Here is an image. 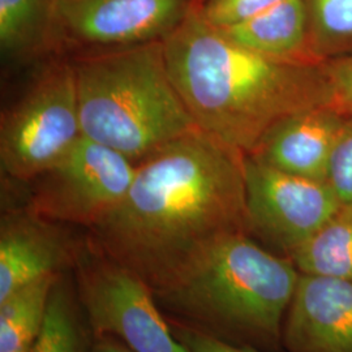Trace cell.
I'll use <instances>...</instances> for the list:
<instances>
[{
  "label": "cell",
  "instance_id": "ffe728a7",
  "mask_svg": "<svg viewBox=\"0 0 352 352\" xmlns=\"http://www.w3.org/2000/svg\"><path fill=\"white\" fill-rule=\"evenodd\" d=\"M327 184L344 206H352V116H347L333 154Z\"/></svg>",
  "mask_w": 352,
  "mask_h": 352
},
{
  "label": "cell",
  "instance_id": "7402d4cb",
  "mask_svg": "<svg viewBox=\"0 0 352 352\" xmlns=\"http://www.w3.org/2000/svg\"><path fill=\"white\" fill-rule=\"evenodd\" d=\"M168 321L176 338L187 347L189 352H265L250 346H241L218 340L176 321Z\"/></svg>",
  "mask_w": 352,
  "mask_h": 352
},
{
  "label": "cell",
  "instance_id": "8fae6325",
  "mask_svg": "<svg viewBox=\"0 0 352 352\" xmlns=\"http://www.w3.org/2000/svg\"><path fill=\"white\" fill-rule=\"evenodd\" d=\"M287 352H352V282L300 274L282 331Z\"/></svg>",
  "mask_w": 352,
  "mask_h": 352
},
{
  "label": "cell",
  "instance_id": "3957f363",
  "mask_svg": "<svg viewBox=\"0 0 352 352\" xmlns=\"http://www.w3.org/2000/svg\"><path fill=\"white\" fill-rule=\"evenodd\" d=\"M300 273L248 232L214 241L164 287L162 312L186 327L230 343L276 352Z\"/></svg>",
  "mask_w": 352,
  "mask_h": 352
},
{
  "label": "cell",
  "instance_id": "9c48e42d",
  "mask_svg": "<svg viewBox=\"0 0 352 352\" xmlns=\"http://www.w3.org/2000/svg\"><path fill=\"white\" fill-rule=\"evenodd\" d=\"M244 175L250 235L287 258L342 206L327 182L292 175L251 155Z\"/></svg>",
  "mask_w": 352,
  "mask_h": 352
},
{
  "label": "cell",
  "instance_id": "603a6c76",
  "mask_svg": "<svg viewBox=\"0 0 352 352\" xmlns=\"http://www.w3.org/2000/svg\"><path fill=\"white\" fill-rule=\"evenodd\" d=\"M91 352H133L111 336H93Z\"/></svg>",
  "mask_w": 352,
  "mask_h": 352
},
{
  "label": "cell",
  "instance_id": "5bb4252c",
  "mask_svg": "<svg viewBox=\"0 0 352 352\" xmlns=\"http://www.w3.org/2000/svg\"><path fill=\"white\" fill-rule=\"evenodd\" d=\"M55 0H0V50L4 59L28 60L50 52Z\"/></svg>",
  "mask_w": 352,
  "mask_h": 352
},
{
  "label": "cell",
  "instance_id": "ac0fdd59",
  "mask_svg": "<svg viewBox=\"0 0 352 352\" xmlns=\"http://www.w3.org/2000/svg\"><path fill=\"white\" fill-rule=\"evenodd\" d=\"M316 55L327 62L352 46V0H304Z\"/></svg>",
  "mask_w": 352,
  "mask_h": 352
},
{
  "label": "cell",
  "instance_id": "6da1fadb",
  "mask_svg": "<svg viewBox=\"0 0 352 352\" xmlns=\"http://www.w3.org/2000/svg\"><path fill=\"white\" fill-rule=\"evenodd\" d=\"M244 160L201 129L164 145L138 162L126 197L87 239L153 292L164 287L214 241L248 232Z\"/></svg>",
  "mask_w": 352,
  "mask_h": 352
},
{
  "label": "cell",
  "instance_id": "e0dca14e",
  "mask_svg": "<svg viewBox=\"0 0 352 352\" xmlns=\"http://www.w3.org/2000/svg\"><path fill=\"white\" fill-rule=\"evenodd\" d=\"M80 302L63 274L55 283L42 330L30 352H91Z\"/></svg>",
  "mask_w": 352,
  "mask_h": 352
},
{
  "label": "cell",
  "instance_id": "30bf717a",
  "mask_svg": "<svg viewBox=\"0 0 352 352\" xmlns=\"http://www.w3.org/2000/svg\"><path fill=\"white\" fill-rule=\"evenodd\" d=\"M26 206L1 215L0 302L30 282L74 269L84 241Z\"/></svg>",
  "mask_w": 352,
  "mask_h": 352
},
{
  "label": "cell",
  "instance_id": "2e32d148",
  "mask_svg": "<svg viewBox=\"0 0 352 352\" xmlns=\"http://www.w3.org/2000/svg\"><path fill=\"white\" fill-rule=\"evenodd\" d=\"M60 276L39 278L0 302V352L32 351Z\"/></svg>",
  "mask_w": 352,
  "mask_h": 352
},
{
  "label": "cell",
  "instance_id": "9a60e30c",
  "mask_svg": "<svg viewBox=\"0 0 352 352\" xmlns=\"http://www.w3.org/2000/svg\"><path fill=\"white\" fill-rule=\"evenodd\" d=\"M289 260L300 274L352 282V206L342 205Z\"/></svg>",
  "mask_w": 352,
  "mask_h": 352
},
{
  "label": "cell",
  "instance_id": "d6986e66",
  "mask_svg": "<svg viewBox=\"0 0 352 352\" xmlns=\"http://www.w3.org/2000/svg\"><path fill=\"white\" fill-rule=\"evenodd\" d=\"M282 0H200L204 20L215 29L236 25L264 12Z\"/></svg>",
  "mask_w": 352,
  "mask_h": 352
},
{
  "label": "cell",
  "instance_id": "52a82bcc",
  "mask_svg": "<svg viewBox=\"0 0 352 352\" xmlns=\"http://www.w3.org/2000/svg\"><path fill=\"white\" fill-rule=\"evenodd\" d=\"M138 170L124 154L82 136L32 180L29 209L62 225L91 230L123 201Z\"/></svg>",
  "mask_w": 352,
  "mask_h": 352
},
{
  "label": "cell",
  "instance_id": "4fadbf2b",
  "mask_svg": "<svg viewBox=\"0 0 352 352\" xmlns=\"http://www.w3.org/2000/svg\"><path fill=\"white\" fill-rule=\"evenodd\" d=\"M218 30L241 47L272 59L316 65L325 63L312 47L304 0H282L252 19Z\"/></svg>",
  "mask_w": 352,
  "mask_h": 352
},
{
  "label": "cell",
  "instance_id": "7a4b0ae2",
  "mask_svg": "<svg viewBox=\"0 0 352 352\" xmlns=\"http://www.w3.org/2000/svg\"><path fill=\"white\" fill-rule=\"evenodd\" d=\"M200 0L164 39L173 82L199 128L250 155L294 113L330 107L324 64L292 63L244 49L208 24Z\"/></svg>",
  "mask_w": 352,
  "mask_h": 352
},
{
  "label": "cell",
  "instance_id": "44dd1931",
  "mask_svg": "<svg viewBox=\"0 0 352 352\" xmlns=\"http://www.w3.org/2000/svg\"><path fill=\"white\" fill-rule=\"evenodd\" d=\"M330 107L352 116V55L333 58L324 63Z\"/></svg>",
  "mask_w": 352,
  "mask_h": 352
},
{
  "label": "cell",
  "instance_id": "5b68a950",
  "mask_svg": "<svg viewBox=\"0 0 352 352\" xmlns=\"http://www.w3.org/2000/svg\"><path fill=\"white\" fill-rule=\"evenodd\" d=\"M82 136L75 65L58 56L1 118V171L29 183L58 164Z\"/></svg>",
  "mask_w": 352,
  "mask_h": 352
},
{
  "label": "cell",
  "instance_id": "8992f818",
  "mask_svg": "<svg viewBox=\"0 0 352 352\" xmlns=\"http://www.w3.org/2000/svg\"><path fill=\"white\" fill-rule=\"evenodd\" d=\"M76 295L93 336H111L133 352H189L151 286L85 239L76 263Z\"/></svg>",
  "mask_w": 352,
  "mask_h": 352
},
{
  "label": "cell",
  "instance_id": "277c9868",
  "mask_svg": "<svg viewBox=\"0 0 352 352\" xmlns=\"http://www.w3.org/2000/svg\"><path fill=\"white\" fill-rule=\"evenodd\" d=\"M82 135L140 162L200 129L164 58V41L72 55Z\"/></svg>",
  "mask_w": 352,
  "mask_h": 352
},
{
  "label": "cell",
  "instance_id": "ba28073f",
  "mask_svg": "<svg viewBox=\"0 0 352 352\" xmlns=\"http://www.w3.org/2000/svg\"><path fill=\"white\" fill-rule=\"evenodd\" d=\"M199 0H55L50 52L109 50L164 41Z\"/></svg>",
  "mask_w": 352,
  "mask_h": 352
},
{
  "label": "cell",
  "instance_id": "7c38bea8",
  "mask_svg": "<svg viewBox=\"0 0 352 352\" xmlns=\"http://www.w3.org/2000/svg\"><path fill=\"white\" fill-rule=\"evenodd\" d=\"M346 119L329 106L294 113L272 128L250 155L280 171L327 183Z\"/></svg>",
  "mask_w": 352,
  "mask_h": 352
}]
</instances>
